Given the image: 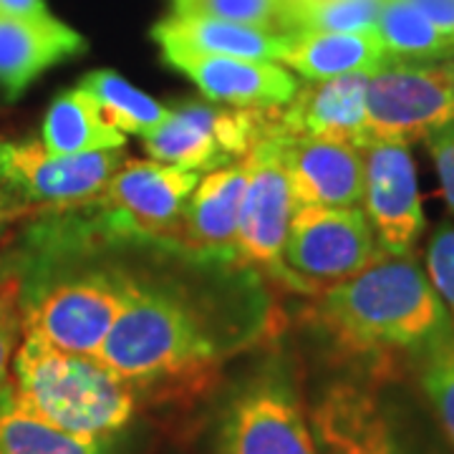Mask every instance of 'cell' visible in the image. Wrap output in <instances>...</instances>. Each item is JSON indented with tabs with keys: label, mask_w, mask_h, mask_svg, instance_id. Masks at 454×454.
<instances>
[{
	"label": "cell",
	"mask_w": 454,
	"mask_h": 454,
	"mask_svg": "<svg viewBox=\"0 0 454 454\" xmlns=\"http://www.w3.org/2000/svg\"><path fill=\"white\" fill-rule=\"evenodd\" d=\"M0 16L49 18L46 0H0Z\"/></svg>",
	"instance_id": "obj_33"
},
{
	"label": "cell",
	"mask_w": 454,
	"mask_h": 454,
	"mask_svg": "<svg viewBox=\"0 0 454 454\" xmlns=\"http://www.w3.org/2000/svg\"><path fill=\"white\" fill-rule=\"evenodd\" d=\"M278 106H230L182 101L157 131L145 137L149 160L187 172L207 175L245 160L255 146L276 134Z\"/></svg>",
	"instance_id": "obj_4"
},
{
	"label": "cell",
	"mask_w": 454,
	"mask_h": 454,
	"mask_svg": "<svg viewBox=\"0 0 454 454\" xmlns=\"http://www.w3.org/2000/svg\"><path fill=\"white\" fill-rule=\"evenodd\" d=\"M454 121V59L396 64L369 79V145L424 142Z\"/></svg>",
	"instance_id": "obj_9"
},
{
	"label": "cell",
	"mask_w": 454,
	"mask_h": 454,
	"mask_svg": "<svg viewBox=\"0 0 454 454\" xmlns=\"http://www.w3.org/2000/svg\"><path fill=\"white\" fill-rule=\"evenodd\" d=\"M202 175L157 160H127L94 202L112 235L169 243Z\"/></svg>",
	"instance_id": "obj_11"
},
{
	"label": "cell",
	"mask_w": 454,
	"mask_h": 454,
	"mask_svg": "<svg viewBox=\"0 0 454 454\" xmlns=\"http://www.w3.org/2000/svg\"><path fill=\"white\" fill-rule=\"evenodd\" d=\"M23 340V286L20 276L0 286V389L11 384L13 358Z\"/></svg>",
	"instance_id": "obj_28"
},
{
	"label": "cell",
	"mask_w": 454,
	"mask_h": 454,
	"mask_svg": "<svg viewBox=\"0 0 454 454\" xmlns=\"http://www.w3.org/2000/svg\"><path fill=\"white\" fill-rule=\"evenodd\" d=\"M134 278L124 273H82L23 298V333L66 354L97 356L106 333L127 306Z\"/></svg>",
	"instance_id": "obj_6"
},
{
	"label": "cell",
	"mask_w": 454,
	"mask_h": 454,
	"mask_svg": "<svg viewBox=\"0 0 454 454\" xmlns=\"http://www.w3.org/2000/svg\"><path fill=\"white\" fill-rule=\"evenodd\" d=\"M316 321L339 351L358 358H424L454 333L450 310L411 255L379 260L324 288Z\"/></svg>",
	"instance_id": "obj_1"
},
{
	"label": "cell",
	"mask_w": 454,
	"mask_h": 454,
	"mask_svg": "<svg viewBox=\"0 0 454 454\" xmlns=\"http://www.w3.org/2000/svg\"><path fill=\"white\" fill-rule=\"evenodd\" d=\"M293 212L295 202L283 164V139L268 137L250 152V175L240 205L235 262L260 268L293 291L310 293L283 258Z\"/></svg>",
	"instance_id": "obj_10"
},
{
	"label": "cell",
	"mask_w": 454,
	"mask_h": 454,
	"mask_svg": "<svg viewBox=\"0 0 454 454\" xmlns=\"http://www.w3.org/2000/svg\"><path fill=\"white\" fill-rule=\"evenodd\" d=\"M310 427L321 442L318 454H396L389 427L372 396L351 387L331 391L316 409Z\"/></svg>",
	"instance_id": "obj_20"
},
{
	"label": "cell",
	"mask_w": 454,
	"mask_h": 454,
	"mask_svg": "<svg viewBox=\"0 0 454 454\" xmlns=\"http://www.w3.org/2000/svg\"><path fill=\"white\" fill-rule=\"evenodd\" d=\"M83 51L82 33L59 18L0 16V89L18 98L41 74Z\"/></svg>",
	"instance_id": "obj_17"
},
{
	"label": "cell",
	"mask_w": 454,
	"mask_h": 454,
	"mask_svg": "<svg viewBox=\"0 0 454 454\" xmlns=\"http://www.w3.org/2000/svg\"><path fill=\"white\" fill-rule=\"evenodd\" d=\"M11 389L18 404L74 437L116 439L137 414L139 396L97 356L66 354L23 333Z\"/></svg>",
	"instance_id": "obj_3"
},
{
	"label": "cell",
	"mask_w": 454,
	"mask_h": 454,
	"mask_svg": "<svg viewBox=\"0 0 454 454\" xmlns=\"http://www.w3.org/2000/svg\"><path fill=\"white\" fill-rule=\"evenodd\" d=\"M396 454H399V452H396Z\"/></svg>",
	"instance_id": "obj_35"
},
{
	"label": "cell",
	"mask_w": 454,
	"mask_h": 454,
	"mask_svg": "<svg viewBox=\"0 0 454 454\" xmlns=\"http://www.w3.org/2000/svg\"><path fill=\"white\" fill-rule=\"evenodd\" d=\"M152 38L157 41L160 49L260 59V61H278L280 49L286 43V33L200 16L164 18L152 28Z\"/></svg>",
	"instance_id": "obj_19"
},
{
	"label": "cell",
	"mask_w": 454,
	"mask_h": 454,
	"mask_svg": "<svg viewBox=\"0 0 454 454\" xmlns=\"http://www.w3.org/2000/svg\"><path fill=\"white\" fill-rule=\"evenodd\" d=\"M422 389L454 452V333L422 358Z\"/></svg>",
	"instance_id": "obj_27"
},
{
	"label": "cell",
	"mask_w": 454,
	"mask_h": 454,
	"mask_svg": "<svg viewBox=\"0 0 454 454\" xmlns=\"http://www.w3.org/2000/svg\"><path fill=\"white\" fill-rule=\"evenodd\" d=\"M41 145L53 154H91L124 149L127 137L104 119L97 98L79 83L51 101L41 124Z\"/></svg>",
	"instance_id": "obj_21"
},
{
	"label": "cell",
	"mask_w": 454,
	"mask_h": 454,
	"mask_svg": "<svg viewBox=\"0 0 454 454\" xmlns=\"http://www.w3.org/2000/svg\"><path fill=\"white\" fill-rule=\"evenodd\" d=\"M43 212H53L49 207H41V205H31V202H23L13 195H5L0 192V227L13 225L18 220H26V217H38Z\"/></svg>",
	"instance_id": "obj_31"
},
{
	"label": "cell",
	"mask_w": 454,
	"mask_h": 454,
	"mask_svg": "<svg viewBox=\"0 0 454 454\" xmlns=\"http://www.w3.org/2000/svg\"><path fill=\"white\" fill-rule=\"evenodd\" d=\"M97 358L139 396L210 373L220 346L182 295L137 280Z\"/></svg>",
	"instance_id": "obj_2"
},
{
	"label": "cell",
	"mask_w": 454,
	"mask_h": 454,
	"mask_svg": "<svg viewBox=\"0 0 454 454\" xmlns=\"http://www.w3.org/2000/svg\"><path fill=\"white\" fill-rule=\"evenodd\" d=\"M387 0H288V33L376 31Z\"/></svg>",
	"instance_id": "obj_25"
},
{
	"label": "cell",
	"mask_w": 454,
	"mask_h": 454,
	"mask_svg": "<svg viewBox=\"0 0 454 454\" xmlns=\"http://www.w3.org/2000/svg\"><path fill=\"white\" fill-rule=\"evenodd\" d=\"M127 160L124 149L53 154L41 139H0V190L23 202L64 212L94 200Z\"/></svg>",
	"instance_id": "obj_8"
},
{
	"label": "cell",
	"mask_w": 454,
	"mask_h": 454,
	"mask_svg": "<svg viewBox=\"0 0 454 454\" xmlns=\"http://www.w3.org/2000/svg\"><path fill=\"white\" fill-rule=\"evenodd\" d=\"M376 33L396 64H437L454 59V35L442 31L406 0H387Z\"/></svg>",
	"instance_id": "obj_23"
},
{
	"label": "cell",
	"mask_w": 454,
	"mask_h": 454,
	"mask_svg": "<svg viewBox=\"0 0 454 454\" xmlns=\"http://www.w3.org/2000/svg\"><path fill=\"white\" fill-rule=\"evenodd\" d=\"M164 64L187 76L215 104L230 106H283L298 89L291 68L278 61L210 56L162 49Z\"/></svg>",
	"instance_id": "obj_15"
},
{
	"label": "cell",
	"mask_w": 454,
	"mask_h": 454,
	"mask_svg": "<svg viewBox=\"0 0 454 454\" xmlns=\"http://www.w3.org/2000/svg\"><path fill=\"white\" fill-rule=\"evenodd\" d=\"M278 64L291 68L306 82H324L348 74H379L396 66L376 31L288 33Z\"/></svg>",
	"instance_id": "obj_18"
},
{
	"label": "cell",
	"mask_w": 454,
	"mask_h": 454,
	"mask_svg": "<svg viewBox=\"0 0 454 454\" xmlns=\"http://www.w3.org/2000/svg\"><path fill=\"white\" fill-rule=\"evenodd\" d=\"M20 276V258L11 247L0 245V286Z\"/></svg>",
	"instance_id": "obj_34"
},
{
	"label": "cell",
	"mask_w": 454,
	"mask_h": 454,
	"mask_svg": "<svg viewBox=\"0 0 454 454\" xmlns=\"http://www.w3.org/2000/svg\"><path fill=\"white\" fill-rule=\"evenodd\" d=\"M247 175L250 154L240 162L202 175L167 245H175L192 258L235 262L240 205Z\"/></svg>",
	"instance_id": "obj_16"
},
{
	"label": "cell",
	"mask_w": 454,
	"mask_h": 454,
	"mask_svg": "<svg viewBox=\"0 0 454 454\" xmlns=\"http://www.w3.org/2000/svg\"><path fill=\"white\" fill-rule=\"evenodd\" d=\"M217 454H318L298 381L283 366L247 379L227 402Z\"/></svg>",
	"instance_id": "obj_5"
},
{
	"label": "cell",
	"mask_w": 454,
	"mask_h": 454,
	"mask_svg": "<svg viewBox=\"0 0 454 454\" xmlns=\"http://www.w3.org/2000/svg\"><path fill=\"white\" fill-rule=\"evenodd\" d=\"M369 74H348L298 83L291 101L278 106L273 137H324L369 146Z\"/></svg>",
	"instance_id": "obj_13"
},
{
	"label": "cell",
	"mask_w": 454,
	"mask_h": 454,
	"mask_svg": "<svg viewBox=\"0 0 454 454\" xmlns=\"http://www.w3.org/2000/svg\"><path fill=\"white\" fill-rule=\"evenodd\" d=\"M424 145H427L429 157H432V162L437 167L442 195L447 200L450 210L454 212V121L434 131V134H429L424 139Z\"/></svg>",
	"instance_id": "obj_30"
},
{
	"label": "cell",
	"mask_w": 454,
	"mask_h": 454,
	"mask_svg": "<svg viewBox=\"0 0 454 454\" xmlns=\"http://www.w3.org/2000/svg\"><path fill=\"white\" fill-rule=\"evenodd\" d=\"M364 149L346 139H283V164L295 207H361Z\"/></svg>",
	"instance_id": "obj_14"
},
{
	"label": "cell",
	"mask_w": 454,
	"mask_h": 454,
	"mask_svg": "<svg viewBox=\"0 0 454 454\" xmlns=\"http://www.w3.org/2000/svg\"><path fill=\"white\" fill-rule=\"evenodd\" d=\"M442 31L454 35V0H406Z\"/></svg>",
	"instance_id": "obj_32"
},
{
	"label": "cell",
	"mask_w": 454,
	"mask_h": 454,
	"mask_svg": "<svg viewBox=\"0 0 454 454\" xmlns=\"http://www.w3.org/2000/svg\"><path fill=\"white\" fill-rule=\"evenodd\" d=\"M82 86L98 101V109L114 129L124 137H149L164 124L169 106L146 97L142 89L131 86L112 68H98L83 76Z\"/></svg>",
	"instance_id": "obj_24"
},
{
	"label": "cell",
	"mask_w": 454,
	"mask_h": 454,
	"mask_svg": "<svg viewBox=\"0 0 454 454\" xmlns=\"http://www.w3.org/2000/svg\"><path fill=\"white\" fill-rule=\"evenodd\" d=\"M288 0H172V16H200L286 33Z\"/></svg>",
	"instance_id": "obj_26"
},
{
	"label": "cell",
	"mask_w": 454,
	"mask_h": 454,
	"mask_svg": "<svg viewBox=\"0 0 454 454\" xmlns=\"http://www.w3.org/2000/svg\"><path fill=\"white\" fill-rule=\"evenodd\" d=\"M114 439L74 437L18 404L11 384L0 389V454H112Z\"/></svg>",
	"instance_id": "obj_22"
},
{
	"label": "cell",
	"mask_w": 454,
	"mask_h": 454,
	"mask_svg": "<svg viewBox=\"0 0 454 454\" xmlns=\"http://www.w3.org/2000/svg\"><path fill=\"white\" fill-rule=\"evenodd\" d=\"M361 210L387 258L414 253L427 227L417 164L404 142H373L364 149Z\"/></svg>",
	"instance_id": "obj_12"
},
{
	"label": "cell",
	"mask_w": 454,
	"mask_h": 454,
	"mask_svg": "<svg viewBox=\"0 0 454 454\" xmlns=\"http://www.w3.org/2000/svg\"><path fill=\"white\" fill-rule=\"evenodd\" d=\"M283 258L310 293H321L387 255L361 207L309 205L293 212Z\"/></svg>",
	"instance_id": "obj_7"
},
{
	"label": "cell",
	"mask_w": 454,
	"mask_h": 454,
	"mask_svg": "<svg viewBox=\"0 0 454 454\" xmlns=\"http://www.w3.org/2000/svg\"><path fill=\"white\" fill-rule=\"evenodd\" d=\"M424 270L454 324V225H439L427 245Z\"/></svg>",
	"instance_id": "obj_29"
}]
</instances>
